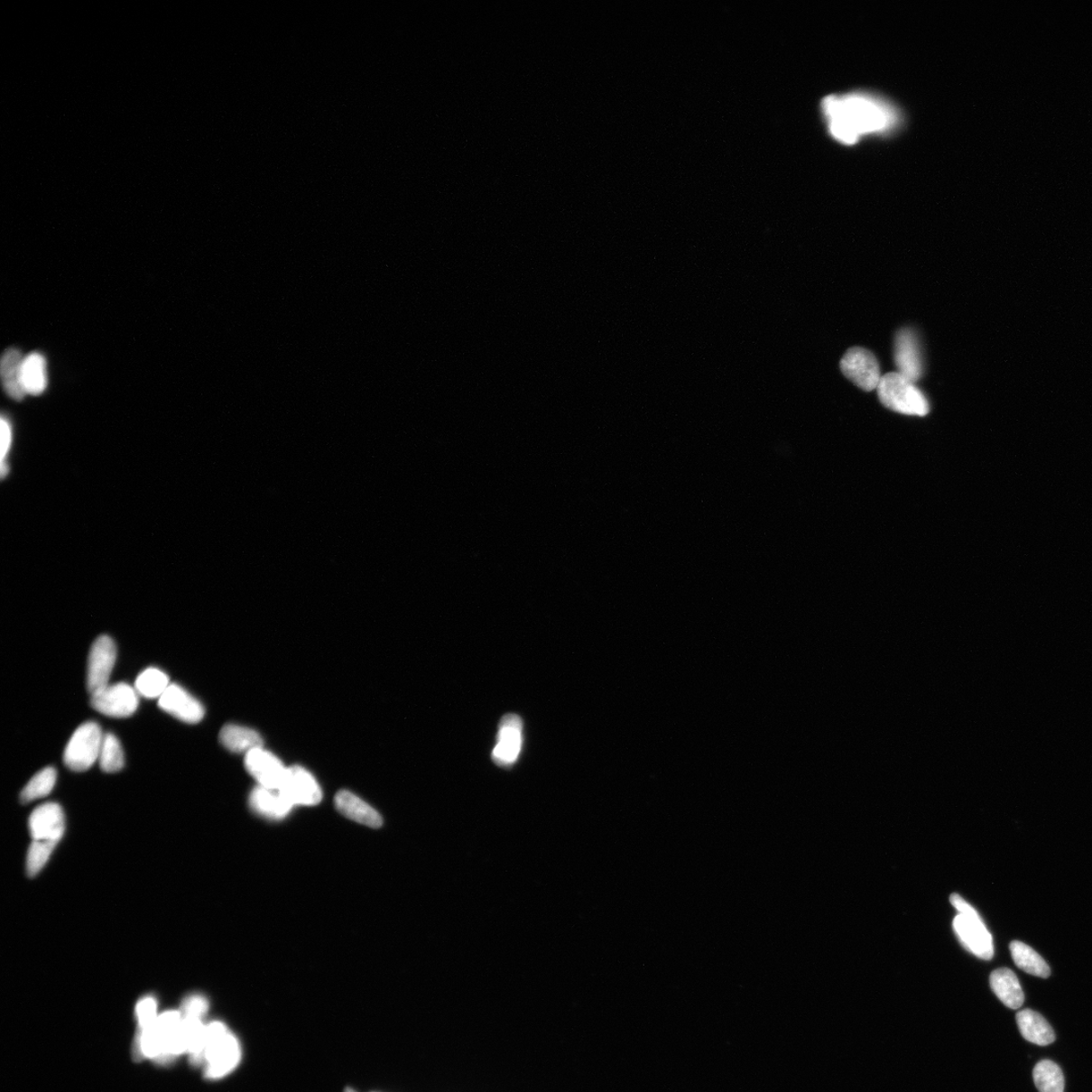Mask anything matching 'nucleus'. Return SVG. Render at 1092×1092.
<instances>
[{
	"label": "nucleus",
	"instance_id": "obj_28",
	"mask_svg": "<svg viewBox=\"0 0 1092 1092\" xmlns=\"http://www.w3.org/2000/svg\"><path fill=\"white\" fill-rule=\"evenodd\" d=\"M139 1032L144 1031L158 1018L157 1002L153 996L142 998L136 1007Z\"/></svg>",
	"mask_w": 1092,
	"mask_h": 1092
},
{
	"label": "nucleus",
	"instance_id": "obj_32",
	"mask_svg": "<svg viewBox=\"0 0 1092 1092\" xmlns=\"http://www.w3.org/2000/svg\"><path fill=\"white\" fill-rule=\"evenodd\" d=\"M346 1092H356V1091H355L354 1089L347 1088V1089L346 1090Z\"/></svg>",
	"mask_w": 1092,
	"mask_h": 1092
},
{
	"label": "nucleus",
	"instance_id": "obj_21",
	"mask_svg": "<svg viewBox=\"0 0 1092 1092\" xmlns=\"http://www.w3.org/2000/svg\"><path fill=\"white\" fill-rule=\"evenodd\" d=\"M48 385L47 361L37 352L24 356L23 364V386L32 396L43 393Z\"/></svg>",
	"mask_w": 1092,
	"mask_h": 1092
},
{
	"label": "nucleus",
	"instance_id": "obj_3",
	"mask_svg": "<svg viewBox=\"0 0 1092 1092\" xmlns=\"http://www.w3.org/2000/svg\"><path fill=\"white\" fill-rule=\"evenodd\" d=\"M881 404L896 413L925 417L930 403L915 384L900 373H889L881 377L877 388Z\"/></svg>",
	"mask_w": 1092,
	"mask_h": 1092
},
{
	"label": "nucleus",
	"instance_id": "obj_4",
	"mask_svg": "<svg viewBox=\"0 0 1092 1092\" xmlns=\"http://www.w3.org/2000/svg\"><path fill=\"white\" fill-rule=\"evenodd\" d=\"M105 735L94 721L81 725L72 735L64 752V763L74 772H84L99 758Z\"/></svg>",
	"mask_w": 1092,
	"mask_h": 1092
},
{
	"label": "nucleus",
	"instance_id": "obj_20",
	"mask_svg": "<svg viewBox=\"0 0 1092 1092\" xmlns=\"http://www.w3.org/2000/svg\"><path fill=\"white\" fill-rule=\"evenodd\" d=\"M220 742L232 753H248L263 747L262 736L255 730L236 725L225 726L220 733Z\"/></svg>",
	"mask_w": 1092,
	"mask_h": 1092
},
{
	"label": "nucleus",
	"instance_id": "obj_9",
	"mask_svg": "<svg viewBox=\"0 0 1092 1092\" xmlns=\"http://www.w3.org/2000/svg\"><path fill=\"white\" fill-rule=\"evenodd\" d=\"M279 791L293 806H314L322 800V791L316 779L300 766L287 769Z\"/></svg>",
	"mask_w": 1092,
	"mask_h": 1092
},
{
	"label": "nucleus",
	"instance_id": "obj_15",
	"mask_svg": "<svg viewBox=\"0 0 1092 1092\" xmlns=\"http://www.w3.org/2000/svg\"><path fill=\"white\" fill-rule=\"evenodd\" d=\"M335 806L342 816L361 823V825L373 828L383 826L380 813L354 793L347 791H339L335 796Z\"/></svg>",
	"mask_w": 1092,
	"mask_h": 1092
},
{
	"label": "nucleus",
	"instance_id": "obj_8",
	"mask_svg": "<svg viewBox=\"0 0 1092 1092\" xmlns=\"http://www.w3.org/2000/svg\"><path fill=\"white\" fill-rule=\"evenodd\" d=\"M116 660V646L112 638L107 635L97 638L91 646L88 663L87 684L90 694L109 685Z\"/></svg>",
	"mask_w": 1092,
	"mask_h": 1092
},
{
	"label": "nucleus",
	"instance_id": "obj_12",
	"mask_svg": "<svg viewBox=\"0 0 1092 1092\" xmlns=\"http://www.w3.org/2000/svg\"><path fill=\"white\" fill-rule=\"evenodd\" d=\"M158 707L189 725H196L205 717L203 704L178 684L167 688L158 700Z\"/></svg>",
	"mask_w": 1092,
	"mask_h": 1092
},
{
	"label": "nucleus",
	"instance_id": "obj_7",
	"mask_svg": "<svg viewBox=\"0 0 1092 1092\" xmlns=\"http://www.w3.org/2000/svg\"><path fill=\"white\" fill-rule=\"evenodd\" d=\"M841 369L845 376L863 391L877 390L882 377L880 366L868 349H848L841 360Z\"/></svg>",
	"mask_w": 1092,
	"mask_h": 1092
},
{
	"label": "nucleus",
	"instance_id": "obj_17",
	"mask_svg": "<svg viewBox=\"0 0 1092 1092\" xmlns=\"http://www.w3.org/2000/svg\"><path fill=\"white\" fill-rule=\"evenodd\" d=\"M24 356L18 349H7L0 361V374L8 397L22 401L26 396L23 386V364Z\"/></svg>",
	"mask_w": 1092,
	"mask_h": 1092
},
{
	"label": "nucleus",
	"instance_id": "obj_19",
	"mask_svg": "<svg viewBox=\"0 0 1092 1092\" xmlns=\"http://www.w3.org/2000/svg\"><path fill=\"white\" fill-rule=\"evenodd\" d=\"M1016 1023L1022 1036L1038 1046L1054 1043L1055 1032L1050 1023L1039 1013L1023 1010L1016 1014Z\"/></svg>",
	"mask_w": 1092,
	"mask_h": 1092
},
{
	"label": "nucleus",
	"instance_id": "obj_26",
	"mask_svg": "<svg viewBox=\"0 0 1092 1092\" xmlns=\"http://www.w3.org/2000/svg\"><path fill=\"white\" fill-rule=\"evenodd\" d=\"M99 766L106 773H116L125 766V755L119 739L113 734H106L99 754Z\"/></svg>",
	"mask_w": 1092,
	"mask_h": 1092
},
{
	"label": "nucleus",
	"instance_id": "obj_30",
	"mask_svg": "<svg viewBox=\"0 0 1092 1092\" xmlns=\"http://www.w3.org/2000/svg\"><path fill=\"white\" fill-rule=\"evenodd\" d=\"M13 440L12 426L10 421L5 417L2 418V461H5L7 452L10 451Z\"/></svg>",
	"mask_w": 1092,
	"mask_h": 1092
},
{
	"label": "nucleus",
	"instance_id": "obj_22",
	"mask_svg": "<svg viewBox=\"0 0 1092 1092\" xmlns=\"http://www.w3.org/2000/svg\"><path fill=\"white\" fill-rule=\"evenodd\" d=\"M1010 950L1015 965L1023 971L1041 978H1048L1051 974V970L1043 958L1030 946L1020 940H1013Z\"/></svg>",
	"mask_w": 1092,
	"mask_h": 1092
},
{
	"label": "nucleus",
	"instance_id": "obj_6",
	"mask_svg": "<svg viewBox=\"0 0 1092 1092\" xmlns=\"http://www.w3.org/2000/svg\"><path fill=\"white\" fill-rule=\"evenodd\" d=\"M138 695L135 688L125 683H117L91 694L90 702L92 708L106 717L127 718L138 709Z\"/></svg>",
	"mask_w": 1092,
	"mask_h": 1092
},
{
	"label": "nucleus",
	"instance_id": "obj_29",
	"mask_svg": "<svg viewBox=\"0 0 1092 1092\" xmlns=\"http://www.w3.org/2000/svg\"><path fill=\"white\" fill-rule=\"evenodd\" d=\"M208 1011V1002L203 995H190L186 998L181 1006V1013L204 1018Z\"/></svg>",
	"mask_w": 1092,
	"mask_h": 1092
},
{
	"label": "nucleus",
	"instance_id": "obj_31",
	"mask_svg": "<svg viewBox=\"0 0 1092 1092\" xmlns=\"http://www.w3.org/2000/svg\"><path fill=\"white\" fill-rule=\"evenodd\" d=\"M0 469H2V477L5 478L8 474V465H6L5 461H2V467H0Z\"/></svg>",
	"mask_w": 1092,
	"mask_h": 1092
},
{
	"label": "nucleus",
	"instance_id": "obj_1",
	"mask_svg": "<svg viewBox=\"0 0 1092 1092\" xmlns=\"http://www.w3.org/2000/svg\"><path fill=\"white\" fill-rule=\"evenodd\" d=\"M822 112L831 136L845 145H855L865 136L890 131L898 122L892 106L866 92L828 97L823 99Z\"/></svg>",
	"mask_w": 1092,
	"mask_h": 1092
},
{
	"label": "nucleus",
	"instance_id": "obj_16",
	"mask_svg": "<svg viewBox=\"0 0 1092 1092\" xmlns=\"http://www.w3.org/2000/svg\"><path fill=\"white\" fill-rule=\"evenodd\" d=\"M251 809L260 816L280 819L288 816L293 805L280 791L258 785L250 794Z\"/></svg>",
	"mask_w": 1092,
	"mask_h": 1092
},
{
	"label": "nucleus",
	"instance_id": "obj_2",
	"mask_svg": "<svg viewBox=\"0 0 1092 1092\" xmlns=\"http://www.w3.org/2000/svg\"><path fill=\"white\" fill-rule=\"evenodd\" d=\"M241 1060L239 1041L221 1022L207 1024L204 1065L208 1079H220L236 1069Z\"/></svg>",
	"mask_w": 1092,
	"mask_h": 1092
},
{
	"label": "nucleus",
	"instance_id": "obj_25",
	"mask_svg": "<svg viewBox=\"0 0 1092 1092\" xmlns=\"http://www.w3.org/2000/svg\"><path fill=\"white\" fill-rule=\"evenodd\" d=\"M57 772L53 767H47L37 773L23 788L21 801L29 803L48 796L52 792L56 784Z\"/></svg>",
	"mask_w": 1092,
	"mask_h": 1092
},
{
	"label": "nucleus",
	"instance_id": "obj_13",
	"mask_svg": "<svg viewBox=\"0 0 1092 1092\" xmlns=\"http://www.w3.org/2000/svg\"><path fill=\"white\" fill-rule=\"evenodd\" d=\"M245 767L260 786L273 791H279L287 772L280 759L264 750V747H258L246 754Z\"/></svg>",
	"mask_w": 1092,
	"mask_h": 1092
},
{
	"label": "nucleus",
	"instance_id": "obj_27",
	"mask_svg": "<svg viewBox=\"0 0 1092 1092\" xmlns=\"http://www.w3.org/2000/svg\"><path fill=\"white\" fill-rule=\"evenodd\" d=\"M58 842L32 841L27 855V873L31 877L45 867Z\"/></svg>",
	"mask_w": 1092,
	"mask_h": 1092
},
{
	"label": "nucleus",
	"instance_id": "obj_14",
	"mask_svg": "<svg viewBox=\"0 0 1092 1092\" xmlns=\"http://www.w3.org/2000/svg\"><path fill=\"white\" fill-rule=\"evenodd\" d=\"M895 365L898 373L913 383L922 375V357L917 334L910 328H903L895 338Z\"/></svg>",
	"mask_w": 1092,
	"mask_h": 1092
},
{
	"label": "nucleus",
	"instance_id": "obj_24",
	"mask_svg": "<svg viewBox=\"0 0 1092 1092\" xmlns=\"http://www.w3.org/2000/svg\"><path fill=\"white\" fill-rule=\"evenodd\" d=\"M170 678L162 670L148 668L138 676L135 689L139 695L149 699H161L170 687Z\"/></svg>",
	"mask_w": 1092,
	"mask_h": 1092
},
{
	"label": "nucleus",
	"instance_id": "obj_11",
	"mask_svg": "<svg viewBox=\"0 0 1092 1092\" xmlns=\"http://www.w3.org/2000/svg\"><path fill=\"white\" fill-rule=\"evenodd\" d=\"M32 841L60 842L65 831V816L60 805L48 802L38 806L29 819Z\"/></svg>",
	"mask_w": 1092,
	"mask_h": 1092
},
{
	"label": "nucleus",
	"instance_id": "obj_10",
	"mask_svg": "<svg viewBox=\"0 0 1092 1092\" xmlns=\"http://www.w3.org/2000/svg\"><path fill=\"white\" fill-rule=\"evenodd\" d=\"M523 722L516 714H507L500 722L497 745L492 753L493 761L501 767L514 764L523 747Z\"/></svg>",
	"mask_w": 1092,
	"mask_h": 1092
},
{
	"label": "nucleus",
	"instance_id": "obj_18",
	"mask_svg": "<svg viewBox=\"0 0 1092 1092\" xmlns=\"http://www.w3.org/2000/svg\"><path fill=\"white\" fill-rule=\"evenodd\" d=\"M989 981L995 995L1009 1009L1019 1010L1023 1004V991L1013 971L1007 968L997 969L991 973Z\"/></svg>",
	"mask_w": 1092,
	"mask_h": 1092
},
{
	"label": "nucleus",
	"instance_id": "obj_23",
	"mask_svg": "<svg viewBox=\"0 0 1092 1092\" xmlns=\"http://www.w3.org/2000/svg\"><path fill=\"white\" fill-rule=\"evenodd\" d=\"M1040 1092H1064V1075L1060 1066L1050 1060L1040 1061L1032 1072Z\"/></svg>",
	"mask_w": 1092,
	"mask_h": 1092
},
{
	"label": "nucleus",
	"instance_id": "obj_5",
	"mask_svg": "<svg viewBox=\"0 0 1092 1092\" xmlns=\"http://www.w3.org/2000/svg\"><path fill=\"white\" fill-rule=\"evenodd\" d=\"M955 934L966 950L982 960L993 959L995 946L985 922L974 907L967 912L958 913L953 921Z\"/></svg>",
	"mask_w": 1092,
	"mask_h": 1092
}]
</instances>
